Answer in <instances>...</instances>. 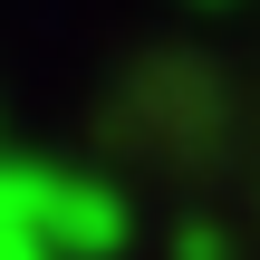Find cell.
<instances>
[{
	"label": "cell",
	"instance_id": "obj_1",
	"mask_svg": "<svg viewBox=\"0 0 260 260\" xmlns=\"http://www.w3.org/2000/svg\"><path fill=\"white\" fill-rule=\"evenodd\" d=\"M125 241V203L58 164L0 154V260H96Z\"/></svg>",
	"mask_w": 260,
	"mask_h": 260
},
{
	"label": "cell",
	"instance_id": "obj_2",
	"mask_svg": "<svg viewBox=\"0 0 260 260\" xmlns=\"http://www.w3.org/2000/svg\"><path fill=\"white\" fill-rule=\"evenodd\" d=\"M125 116L154 125V145H203V135L222 125V87H212L203 68H154V77L125 87Z\"/></svg>",
	"mask_w": 260,
	"mask_h": 260
},
{
	"label": "cell",
	"instance_id": "obj_3",
	"mask_svg": "<svg viewBox=\"0 0 260 260\" xmlns=\"http://www.w3.org/2000/svg\"><path fill=\"white\" fill-rule=\"evenodd\" d=\"M174 260H232V232L222 222H183L174 232Z\"/></svg>",
	"mask_w": 260,
	"mask_h": 260
}]
</instances>
